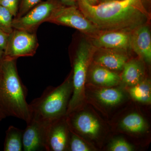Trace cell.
Here are the masks:
<instances>
[{
    "mask_svg": "<svg viewBox=\"0 0 151 151\" xmlns=\"http://www.w3.org/2000/svg\"><path fill=\"white\" fill-rule=\"evenodd\" d=\"M78 9L101 31L132 32L150 18L140 0H112L92 5L77 0Z\"/></svg>",
    "mask_w": 151,
    "mask_h": 151,
    "instance_id": "1",
    "label": "cell"
},
{
    "mask_svg": "<svg viewBox=\"0 0 151 151\" xmlns=\"http://www.w3.org/2000/svg\"><path fill=\"white\" fill-rule=\"evenodd\" d=\"M17 59L4 57L0 61V106L6 116L30 121L27 89L19 76Z\"/></svg>",
    "mask_w": 151,
    "mask_h": 151,
    "instance_id": "2",
    "label": "cell"
},
{
    "mask_svg": "<svg viewBox=\"0 0 151 151\" xmlns=\"http://www.w3.org/2000/svg\"><path fill=\"white\" fill-rule=\"evenodd\" d=\"M73 92L72 73L57 87H47L40 97L29 103L30 120L45 127L66 116Z\"/></svg>",
    "mask_w": 151,
    "mask_h": 151,
    "instance_id": "3",
    "label": "cell"
},
{
    "mask_svg": "<svg viewBox=\"0 0 151 151\" xmlns=\"http://www.w3.org/2000/svg\"><path fill=\"white\" fill-rule=\"evenodd\" d=\"M96 48L92 43L85 40L80 42L76 47L73 55V70L71 73L73 92L66 115L76 111L84 100L87 70Z\"/></svg>",
    "mask_w": 151,
    "mask_h": 151,
    "instance_id": "4",
    "label": "cell"
},
{
    "mask_svg": "<svg viewBox=\"0 0 151 151\" xmlns=\"http://www.w3.org/2000/svg\"><path fill=\"white\" fill-rule=\"evenodd\" d=\"M47 22L78 30L92 38L101 32L75 5H63L55 11Z\"/></svg>",
    "mask_w": 151,
    "mask_h": 151,
    "instance_id": "5",
    "label": "cell"
},
{
    "mask_svg": "<svg viewBox=\"0 0 151 151\" xmlns=\"http://www.w3.org/2000/svg\"><path fill=\"white\" fill-rule=\"evenodd\" d=\"M58 0L42 1L30 9L24 15L14 18L13 29L30 32H37L42 24L47 22L55 11L63 5Z\"/></svg>",
    "mask_w": 151,
    "mask_h": 151,
    "instance_id": "6",
    "label": "cell"
},
{
    "mask_svg": "<svg viewBox=\"0 0 151 151\" xmlns=\"http://www.w3.org/2000/svg\"><path fill=\"white\" fill-rule=\"evenodd\" d=\"M39 47L36 32L14 29L9 35L4 56L12 59L22 57H32Z\"/></svg>",
    "mask_w": 151,
    "mask_h": 151,
    "instance_id": "7",
    "label": "cell"
},
{
    "mask_svg": "<svg viewBox=\"0 0 151 151\" xmlns=\"http://www.w3.org/2000/svg\"><path fill=\"white\" fill-rule=\"evenodd\" d=\"M27 124L23 134V151H46L47 127L33 119Z\"/></svg>",
    "mask_w": 151,
    "mask_h": 151,
    "instance_id": "8",
    "label": "cell"
},
{
    "mask_svg": "<svg viewBox=\"0 0 151 151\" xmlns=\"http://www.w3.org/2000/svg\"><path fill=\"white\" fill-rule=\"evenodd\" d=\"M131 32L124 30L101 32L92 39L91 43L96 48L112 49L126 51L131 48Z\"/></svg>",
    "mask_w": 151,
    "mask_h": 151,
    "instance_id": "9",
    "label": "cell"
},
{
    "mask_svg": "<svg viewBox=\"0 0 151 151\" xmlns=\"http://www.w3.org/2000/svg\"><path fill=\"white\" fill-rule=\"evenodd\" d=\"M58 119L47 128V151H63L68 148V132L67 125Z\"/></svg>",
    "mask_w": 151,
    "mask_h": 151,
    "instance_id": "10",
    "label": "cell"
},
{
    "mask_svg": "<svg viewBox=\"0 0 151 151\" xmlns=\"http://www.w3.org/2000/svg\"><path fill=\"white\" fill-rule=\"evenodd\" d=\"M130 47L146 62L151 61V36L150 29L142 25L131 32Z\"/></svg>",
    "mask_w": 151,
    "mask_h": 151,
    "instance_id": "11",
    "label": "cell"
},
{
    "mask_svg": "<svg viewBox=\"0 0 151 151\" xmlns=\"http://www.w3.org/2000/svg\"><path fill=\"white\" fill-rule=\"evenodd\" d=\"M124 50L103 48H96L95 62L111 70H121L127 62Z\"/></svg>",
    "mask_w": 151,
    "mask_h": 151,
    "instance_id": "12",
    "label": "cell"
},
{
    "mask_svg": "<svg viewBox=\"0 0 151 151\" xmlns=\"http://www.w3.org/2000/svg\"><path fill=\"white\" fill-rule=\"evenodd\" d=\"M70 123L74 129L89 137H96L100 133V123L89 113L82 112L74 115L70 119Z\"/></svg>",
    "mask_w": 151,
    "mask_h": 151,
    "instance_id": "13",
    "label": "cell"
},
{
    "mask_svg": "<svg viewBox=\"0 0 151 151\" xmlns=\"http://www.w3.org/2000/svg\"><path fill=\"white\" fill-rule=\"evenodd\" d=\"M122 78L124 83L134 86L142 81L144 75V68L139 61L133 60L127 62L123 68Z\"/></svg>",
    "mask_w": 151,
    "mask_h": 151,
    "instance_id": "14",
    "label": "cell"
},
{
    "mask_svg": "<svg viewBox=\"0 0 151 151\" xmlns=\"http://www.w3.org/2000/svg\"><path fill=\"white\" fill-rule=\"evenodd\" d=\"M91 77L92 81L95 84L105 86L117 85L121 79L117 73L99 65L92 69Z\"/></svg>",
    "mask_w": 151,
    "mask_h": 151,
    "instance_id": "15",
    "label": "cell"
},
{
    "mask_svg": "<svg viewBox=\"0 0 151 151\" xmlns=\"http://www.w3.org/2000/svg\"><path fill=\"white\" fill-rule=\"evenodd\" d=\"M24 130L10 126L6 132L4 142V151H23V134Z\"/></svg>",
    "mask_w": 151,
    "mask_h": 151,
    "instance_id": "16",
    "label": "cell"
},
{
    "mask_svg": "<svg viewBox=\"0 0 151 151\" xmlns=\"http://www.w3.org/2000/svg\"><path fill=\"white\" fill-rule=\"evenodd\" d=\"M121 126L124 129L133 133H140L146 129L145 121L142 116L137 113L127 115L122 120Z\"/></svg>",
    "mask_w": 151,
    "mask_h": 151,
    "instance_id": "17",
    "label": "cell"
},
{
    "mask_svg": "<svg viewBox=\"0 0 151 151\" xmlns=\"http://www.w3.org/2000/svg\"><path fill=\"white\" fill-rule=\"evenodd\" d=\"M96 97L104 105L112 106L120 103L124 99V94L119 89L105 88L97 92Z\"/></svg>",
    "mask_w": 151,
    "mask_h": 151,
    "instance_id": "18",
    "label": "cell"
},
{
    "mask_svg": "<svg viewBox=\"0 0 151 151\" xmlns=\"http://www.w3.org/2000/svg\"><path fill=\"white\" fill-rule=\"evenodd\" d=\"M129 92L131 97L136 101L145 104L151 103V85L148 81H141L133 86Z\"/></svg>",
    "mask_w": 151,
    "mask_h": 151,
    "instance_id": "19",
    "label": "cell"
},
{
    "mask_svg": "<svg viewBox=\"0 0 151 151\" xmlns=\"http://www.w3.org/2000/svg\"><path fill=\"white\" fill-rule=\"evenodd\" d=\"M14 17L10 12L3 6L0 5V29L10 34L14 29L12 22Z\"/></svg>",
    "mask_w": 151,
    "mask_h": 151,
    "instance_id": "20",
    "label": "cell"
},
{
    "mask_svg": "<svg viewBox=\"0 0 151 151\" xmlns=\"http://www.w3.org/2000/svg\"><path fill=\"white\" fill-rule=\"evenodd\" d=\"M68 148L71 151H89L90 149L78 136L72 134L68 142Z\"/></svg>",
    "mask_w": 151,
    "mask_h": 151,
    "instance_id": "21",
    "label": "cell"
},
{
    "mask_svg": "<svg viewBox=\"0 0 151 151\" xmlns=\"http://www.w3.org/2000/svg\"><path fill=\"white\" fill-rule=\"evenodd\" d=\"M109 150L112 151H132L134 149L132 146L124 139L119 138L111 143Z\"/></svg>",
    "mask_w": 151,
    "mask_h": 151,
    "instance_id": "22",
    "label": "cell"
},
{
    "mask_svg": "<svg viewBox=\"0 0 151 151\" xmlns=\"http://www.w3.org/2000/svg\"><path fill=\"white\" fill-rule=\"evenodd\" d=\"M41 1L42 0H20L18 12L15 18L24 15L30 9Z\"/></svg>",
    "mask_w": 151,
    "mask_h": 151,
    "instance_id": "23",
    "label": "cell"
},
{
    "mask_svg": "<svg viewBox=\"0 0 151 151\" xmlns=\"http://www.w3.org/2000/svg\"><path fill=\"white\" fill-rule=\"evenodd\" d=\"M20 0H0V5L8 9L14 18L17 16L18 12Z\"/></svg>",
    "mask_w": 151,
    "mask_h": 151,
    "instance_id": "24",
    "label": "cell"
},
{
    "mask_svg": "<svg viewBox=\"0 0 151 151\" xmlns=\"http://www.w3.org/2000/svg\"><path fill=\"white\" fill-rule=\"evenodd\" d=\"M9 35L0 29V49L4 51L6 47Z\"/></svg>",
    "mask_w": 151,
    "mask_h": 151,
    "instance_id": "25",
    "label": "cell"
},
{
    "mask_svg": "<svg viewBox=\"0 0 151 151\" xmlns=\"http://www.w3.org/2000/svg\"><path fill=\"white\" fill-rule=\"evenodd\" d=\"M43 1V0H42ZM62 4L66 5H74L75 3L77 2V0H58Z\"/></svg>",
    "mask_w": 151,
    "mask_h": 151,
    "instance_id": "26",
    "label": "cell"
},
{
    "mask_svg": "<svg viewBox=\"0 0 151 151\" xmlns=\"http://www.w3.org/2000/svg\"><path fill=\"white\" fill-rule=\"evenodd\" d=\"M6 117V116L5 113L0 106V122L3 119H5Z\"/></svg>",
    "mask_w": 151,
    "mask_h": 151,
    "instance_id": "27",
    "label": "cell"
},
{
    "mask_svg": "<svg viewBox=\"0 0 151 151\" xmlns=\"http://www.w3.org/2000/svg\"><path fill=\"white\" fill-rule=\"evenodd\" d=\"M90 4L95 5L99 4V0H84Z\"/></svg>",
    "mask_w": 151,
    "mask_h": 151,
    "instance_id": "28",
    "label": "cell"
},
{
    "mask_svg": "<svg viewBox=\"0 0 151 151\" xmlns=\"http://www.w3.org/2000/svg\"><path fill=\"white\" fill-rule=\"evenodd\" d=\"M4 51L0 49V61L4 58Z\"/></svg>",
    "mask_w": 151,
    "mask_h": 151,
    "instance_id": "29",
    "label": "cell"
},
{
    "mask_svg": "<svg viewBox=\"0 0 151 151\" xmlns=\"http://www.w3.org/2000/svg\"><path fill=\"white\" fill-rule=\"evenodd\" d=\"M112 1V0H103V2L108 1Z\"/></svg>",
    "mask_w": 151,
    "mask_h": 151,
    "instance_id": "30",
    "label": "cell"
}]
</instances>
